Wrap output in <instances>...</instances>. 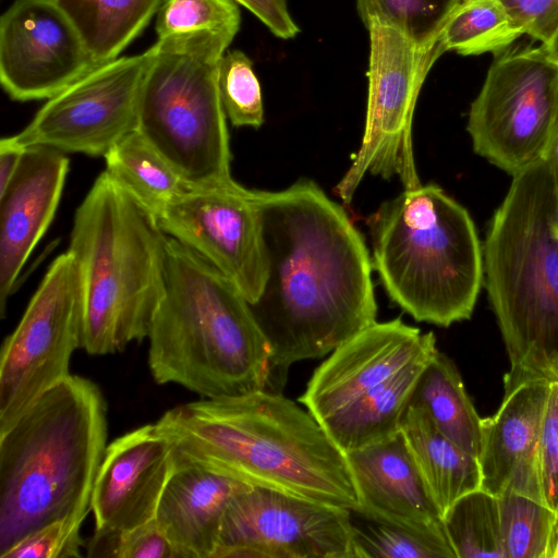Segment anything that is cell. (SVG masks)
I'll return each mask as SVG.
<instances>
[{
    "label": "cell",
    "instance_id": "obj_3",
    "mask_svg": "<svg viewBox=\"0 0 558 558\" xmlns=\"http://www.w3.org/2000/svg\"><path fill=\"white\" fill-rule=\"evenodd\" d=\"M107 402L70 375L0 429V557L56 521L83 523L107 449Z\"/></svg>",
    "mask_w": 558,
    "mask_h": 558
},
{
    "label": "cell",
    "instance_id": "obj_37",
    "mask_svg": "<svg viewBox=\"0 0 558 558\" xmlns=\"http://www.w3.org/2000/svg\"><path fill=\"white\" fill-rule=\"evenodd\" d=\"M234 1L251 11L279 38L290 39L295 37L300 32L299 26L289 12L288 0Z\"/></svg>",
    "mask_w": 558,
    "mask_h": 558
},
{
    "label": "cell",
    "instance_id": "obj_11",
    "mask_svg": "<svg viewBox=\"0 0 558 558\" xmlns=\"http://www.w3.org/2000/svg\"><path fill=\"white\" fill-rule=\"evenodd\" d=\"M558 117V65L545 48L495 53L470 107L473 150L511 177L544 155Z\"/></svg>",
    "mask_w": 558,
    "mask_h": 558
},
{
    "label": "cell",
    "instance_id": "obj_2",
    "mask_svg": "<svg viewBox=\"0 0 558 558\" xmlns=\"http://www.w3.org/2000/svg\"><path fill=\"white\" fill-rule=\"evenodd\" d=\"M155 424L182 460L252 487L360 511L345 454L307 410L280 392L180 404Z\"/></svg>",
    "mask_w": 558,
    "mask_h": 558
},
{
    "label": "cell",
    "instance_id": "obj_13",
    "mask_svg": "<svg viewBox=\"0 0 558 558\" xmlns=\"http://www.w3.org/2000/svg\"><path fill=\"white\" fill-rule=\"evenodd\" d=\"M154 53L153 45L142 53L94 65L47 99L22 131L7 138L21 148L40 145L104 157L137 128L142 86Z\"/></svg>",
    "mask_w": 558,
    "mask_h": 558
},
{
    "label": "cell",
    "instance_id": "obj_39",
    "mask_svg": "<svg viewBox=\"0 0 558 558\" xmlns=\"http://www.w3.org/2000/svg\"><path fill=\"white\" fill-rule=\"evenodd\" d=\"M25 148L12 144L7 137L0 141V192L15 175Z\"/></svg>",
    "mask_w": 558,
    "mask_h": 558
},
{
    "label": "cell",
    "instance_id": "obj_20",
    "mask_svg": "<svg viewBox=\"0 0 558 558\" xmlns=\"http://www.w3.org/2000/svg\"><path fill=\"white\" fill-rule=\"evenodd\" d=\"M345 458L360 501L354 514L421 531L444 526L401 430Z\"/></svg>",
    "mask_w": 558,
    "mask_h": 558
},
{
    "label": "cell",
    "instance_id": "obj_27",
    "mask_svg": "<svg viewBox=\"0 0 558 558\" xmlns=\"http://www.w3.org/2000/svg\"><path fill=\"white\" fill-rule=\"evenodd\" d=\"M497 500L505 558H555L558 515L544 502L511 489Z\"/></svg>",
    "mask_w": 558,
    "mask_h": 558
},
{
    "label": "cell",
    "instance_id": "obj_34",
    "mask_svg": "<svg viewBox=\"0 0 558 558\" xmlns=\"http://www.w3.org/2000/svg\"><path fill=\"white\" fill-rule=\"evenodd\" d=\"M81 526L71 520L47 524L25 536L3 558L80 557L83 546Z\"/></svg>",
    "mask_w": 558,
    "mask_h": 558
},
{
    "label": "cell",
    "instance_id": "obj_23",
    "mask_svg": "<svg viewBox=\"0 0 558 558\" xmlns=\"http://www.w3.org/2000/svg\"><path fill=\"white\" fill-rule=\"evenodd\" d=\"M409 405L423 410L446 437L478 457L482 417L466 393L457 366L439 350L420 376Z\"/></svg>",
    "mask_w": 558,
    "mask_h": 558
},
{
    "label": "cell",
    "instance_id": "obj_31",
    "mask_svg": "<svg viewBox=\"0 0 558 558\" xmlns=\"http://www.w3.org/2000/svg\"><path fill=\"white\" fill-rule=\"evenodd\" d=\"M234 0H162L157 12L158 38L208 29L234 38L241 12Z\"/></svg>",
    "mask_w": 558,
    "mask_h": 558
},
{
    "label": "cell",
    "instance_id": "obj_4",
    "mask_svg": "<svg viewBox=\"0 0 558 558\" xmlns=\"http://www.w3.org/2000/svg\"><path fill=\"white\" fill-rule=\"evenodd\" d=\"M148 339L158 384L204 398L267 389L270 348L250 303L230 279L170 236L165 292Z\"/></svg>",
    "mask_w": 558,
    "mask_h": 558
},
{
    "label": "cell",
    "instance_id": "obj_6",
    "mask_svg": "<svg viewBox=\"0 0 558 558\" xmlns=\"http://www.w3.org/2000/svg\"><path fill=\"white\" fill-rule=\"evenodd\" d=\"M168 235L105 171L75 210L68 252L84 296L82 349L120 352L148 338L165 292Z\"/></svg>",
    "mask_w": 558,
    "mask_h": 558
},
{
    "label": "cell",
    "instance_id": "obj_9",
    "mask_svg": "<svg viewBox=\"0 0 558 558\" xmlns=\"http://www.w3.org/2000/svg\"><path fill=\"white\" fill-rule=\"evenodd\" d=\"M232 40L208 29L158 38L143 82L136 130L193 186L234 181L219 89Z\"/></svg>",
    "mask_w": 558,
    "mask_h": 558
},
{
    "label": "cell",
    "instance_id": "obj_19",
    "mask_svg": "<svg viewBox=\"0 0 558 558\" xmlns=\"http://www.w3.org/2000/svg\"><path fill=\"white\" fill-rule=\"evenodd\" d=\"M549 388L544 379L519 385L504 393L493 416L482 418L480 488L496 497L511 489L544 502L539 437Z\"/></svg>",
    "mask_w": 558,
    "mask_h": 558
},
{
    "label": "cell",
    "instance_id": "obj_36",
    "mask_svg": "<svg viewBox=\"0 0 558 558\" xmlns=\"http://www.w3.org/2000/svg\"><path fill=\"white\" fill-rule=\"evenodd\" d=\"M524 35L546 46L558 28V0H501Z\"/></svg>",
    "mask_w": 558,
    "mask_h": 558
},
{
    "label": "cell",
    "instance_id": "obj_41",
    "mask_svg": "<svg viewBox=\"0 0 558 558\" xmlns=\"http://www.w3.org/2000/svg\"><path fill=\"white\" fill-rule=\"evenodd\" d=\"M555 558H558V545H557V550H556V556Z\"/></svg>",
    "mask_w": 558,
    "mask_h": 558
},
{
    "label": "cell",
    "instance_id": "obj_22",
    "mask_svg": "<svg viewBox=\"0 0 558 558\" xmlns=\"http://www.w3.org/2000/svg\"><path fill=\"white\" fill-rule=\"evenodd\" d=\"M400 430L441 515L481 487L477 458L446 437L423 410L409 405Z\"/></svg>",
    "mask_w": 558,
    "mask_h": 558
},
{
    "label": "cell",
    "instance_id": "obj_14",
    "mask_svg": "<svg viewBox=\"0 0 558 558\" xmlns=\"http://www.w3.org/2000/svg\"><path fill=\"white\" fill-rule=\"evenodd\" d=\"M352 514L250 487L230 501L213 558H355Z\"/></svg>",
    "mask_w": 558,
    "mask_h": 558
},
{
    "label": "cell",
    "instance_id": "obj_26",
    "mask_svg": "<svg viewBox=\"0 0 558 558\" xmlns=\"http://www.w3.org/2000/svg\"><path fill=\"white\" fill-rule=\"evenodd\" d=\"M522 35L501 0H462L442 28L439 41L445 51L478 56L502 51Z\"/></svg>",
    "mask_w": 558,
    "mask_h": 558
},
{
    "label": "cell",
    "instance_id": "obj_25",
    "mask_svg": "<svg viewBox=\"0 0 558 558\" xmlns=\"http://www.w3.org/2000/svg\"><path fill=\"white\" fill-rule=\"evenodd\" d=\"M104 158L105 172L155 217L197 187L185 181L137 130L122 137Z\"/></svg>",
    "mask_w": 558,
    "mask_h": 558
},
{
    "label": "cell",
    "instance_id": "obj_21",
    "mask_svg": "<svg viewBox=\"0 0 558 558\" xmlns=\"http://www.w3.org/2000/svg\"><path fill=\"white\" fill-rule=\"evenodd\" d=\"M250 487L177 456L155 515L177 558H213L230 501Z\"/></svg>",
    "mask_w": 558,
    "mask_h": 558
},
{
    "label": "cell",
    "instance_id": "obj_38",
    "mask_svg": "<svg viewBox=\"0 0 558 558\" xmlns=\"http://www.w3.org/2000/svg\"><path fill=\"white\" fill-rule=\"evenodd\" d=\"M547 166L554 193L553 233L558 238V117L542 157Z\"/></svg>",
    "mask_w": 558,
    "mask_h": 558
},
{
    "label": "cell",
    "instance_id": "obj_24",
    "mask_svg": "<svg viewBox=\"0 0 558 558\" xmlns=\"http://www.w3.org/2000/svg\"><path fill=\"white\" fill-rule=\"evenodd\" d=\"M77 29L93 61L119 57L157 14L162 0H56Z\"/></svg>",
    "mask_w": 558,
    "mask_h": 558
},
{
    "label": "cell",
    "instance_id": "obj_12",
    "mask_svg": "<svg viewBox=\"0 0 558 558\" xmlns=\"http://www.w3.org/2000/svg\"><path fill=\"white\" fill-rule=\"evenodd\" d=\"M84 296L80 269L66 251L50 264L20 323L0 351V429L40 395L70 376L82 348Z\"/></svg>",
    "mask_w": 558,
    "mask_h": 558
},
{
    "label": "cell",
    "instance_id": "obj_10",
    "mask_svg": "<svg viewBox=\"0 0 558 558\" xmlns=\"http://www.w3.org/2000/svg\"><path fill=\"white\" fill-rule=\"evenodd\" d=\"M369 32L368 97L365 129L360 148L335 186L349 204L364 177L398 178L404 189L421 185L412 125L418 94L436 62L446 52L440 41L423 47L377 20Z\"/></svg>",
    "mask_w": 558,
    "mask_h": 558
},
{
    "label": "cell",
    "instance_id": "obj_8",
    "mask_svg": "<svg viewBox=\"0 0 558 558\" xmlns=\"http://www.w3.org/2000/svg\"><path fill=\"white\" fill-rule=\"evenodd\" d=\"M437 351L432 331L401 318L375 322L330 353L299 401L344 454L379 442L400 430Z\"/></svg>",
    "mask_w": 558,
    "mask_h": 558
},
{
    "label": "cell",
    "instance_id": "obj_18",
    "mask_svg": "<svg viewBox=\"0 0 558 558\" xmlns=\"http://www.w3.org/2000/svg\"><path fill=\"white\" fill-rule=\"evenodd\" d=\"M70 161L47 146L24 149L20 167L0 192V317L31 253L52 222Z\"/></svg>",
    "mask_w": 558,
    "mask_h": 558
},
{
    "label": "cell",
    "instance_id": "obj_17",
    "mask_svg": "<svg viewBox=\"0 0 558 558\" xmlns=\"http://www.w3.org/2000/svg\"><path fill=\"white\" fill-rule=\"evenodd\" d=\"M175 465L174 445L155 423L110 442L92 494L95 530L129 531L154 520Z\"/></svg>",
    "mask_w": 558,
    "mask_h": 558
},
{
    "label": "cell",
    "instance_id": "obj_5",
    "mask_svg": "<svg viewBox=\"0 0 558 558\" xmlns=\"http://www.w3.org/2000/svg\"><path fill=\"white\" fill-rule=\"evenodd\" d=\"M543 158L512 175L483 242L484 283L508 353L504 393L558 383V238Z\"/></svg>",
    "mask_w": 558,
    "mask_h": 558
},
{
    "label": "cell",
    "instance_id": "obj_1",
    "mask_svg": "<svg viewBox=\"0 0 558 558\" xmlns=\"http://www.w3.org/2000/svg\"><path fill=\"white\" fill-rule=\"evenodd\" d=\"M266 279L251 310L270 348L268 391L376 322L373 262L348 214L314 181L256 190Z\"/></svg>",
    "mask_w": 558,
    "mask_h": 558
},
{
    "label": "cell",
    "instance_id": "obj_30",
    "mask_svg": "<svg viewBox=\"0 0 558 558\" xmlns=\"http://www.w3.org/2000/svg\"><path fill=\"white\" fill-rule=\"evenodd\" d=\"M367 522L354 523L355 558H456L444 526L421 531Z\"/></svg>",
    "mask_w": 558,
    "mask_h": 558
},
{
    "label": "cell",
    "instance_id": "obj_40",
    "mask_svg": "<svg viewBox=\"0 0 558 558\" xmlns=\"http://www.w3.org/2000/svg\"><path fill=\"white\" fill-rule=\"evenodd\" d=\"M543 46V45H542ZM546 50V53L550 61L558 65V28L550 40V43L546 46H543Z\"/></svg>",
    "mask_w": 558,
    "mask_h": 558
},
{
    "label": "cell",
    "instance_id": "obj_7",
    "mask_svg": "<svg viewBox=\"0 0 558 558\" xmlns=\"http://www.w3.org/2000/svg\"><path fill=\"white\" fill-rule=\"evenodd\" d=\"M373 268L417 322L469 319L484 283L483 243L469 211L439 185L404 189L367 219Z\"/></svg>",
    "mask_w": 558,
    "mask_h": 558
},
{
    "label": "cell",
    "instance_id": "obj_28",
    "mask_svg": "<svg viewBox=\"0 0 558 558\" xmlns=\"http://www.w3.org/2000/svg\"><path fill=\"white\" fill-rule=\"evenodd\" d=\"M456 558H505L497 497L477 488L454 501L442 514Z\"/></svg>",
    "mask_w": 558,
    "mask_h": 558
},
{
    "label": "cell",
    "instance_id": "obj_35",
    "mask_svg": "<svg viewBox=\"0 0 558 558\" xmlns=\"http://www.w3.org/2000/svg\"><path fill=\"white\" fill-rule=\"evenodd\" d=\"M539 476L543 501L558 515V383H550L542 422Z\"/></svg>",
    "mask_w": 558,
    "mask_h": 558
},
{
    "label": "cell",
    "instance_id": "obj_29",
    "mask_svg": "<svg viewBox=\"0 0 558 558\" xmlns=\"http://www.w3.org/2000/svg\"><path fill=\"white\" fill-rule=\"evenodd\" d=\"M461 1L356 0V8L365 26L377 20L418 46L429 47L439 41L442 28Z\"/></svg>",
    "mask_w": 558,
    "mask_h": 558
},
{
    "label": "cell",
    "instance_id": "obj_32",
    "mask_svg": "<svg viewBox=\"0 0 558 558\" xmlns=\"http://www.w3.org/2000/svg\"><path fill=\"white\" fill-rule=\"evenodd\" d=\"M219 89L226 116L233 126L258 129L264 123L260 84L251 59L243 51L223 54Z\"/></svg>",
    "mask_w": 558,
    "mask_h": 558
},
{
    "label": "cell",
    "instance_id": "obj_15",
    "mask_svg": "<svg viewBox=\"0 0 558 558\" xmlns=\"http://www.w3.org/2000/svg\"><path fill=\"white\" fill-rule=\"evenodd\" d=\"M161 230L205 258L230 279L250 304L266 279L256 190L232 183L193 187L157 217Z\"/></svg>",
    "mask_w": 558,
    "mask_h": 558
},
{
    "label": "cell",
    "instance_id": "obj_16",
    "mask_svg": "<svg viewBox=\"0 0 558 558\" xmlns=\"http://www.w3.org/2000/svg\"><path fill=\"white\" fill-rule=\"evenodd\" d=\"M56 0H14L0 17V83L16 101L49 99L93 68Z\"/></svg>",
    "mask_w": 558,
    "mask_h": 558
},
{
    "label": "cell",
    "instance_id": "obj_33",
    "mask_svg": "<svg viewBox=\"0 0 558 558\" xmlns=\"http://www.w3.org/2000/svg\"><path fill=\"white\" fill-rule=\"evenodd\" d=\"M89 557L177 558V554L155 519L129 531L95 530Z\"/></svg>",
    "mask_w": 558,
    "mask_h": 558
}]
</instances>
